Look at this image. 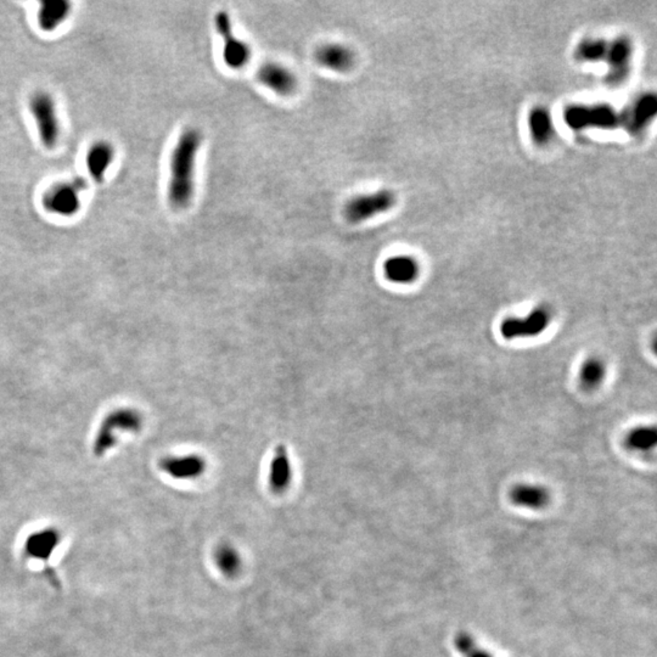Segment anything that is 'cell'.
I'll return each mask as SVG.
<instances>
[{
  "instance_id": "obj_1",
  "label": "cell",
  "mask_w": 657,
  "mask_h": 657,
  "mask_svg": "<svg viewBox=\"0 0 657 657\" xmlns=\"http://www.w3.org/2000/svg\"><path fill=\"white\" fill-rule=\"evenodd\" d=\"M202 143V134L189 128L184 131L171 156V177L169 201L175 209H184L191 204L195 193V162Z\"/></svg>"
},
{
  "instance_id": "obj_2",
  "label": "cell",
  "mask_w": 657,
  "mask_h": 657,
  "mask_svg": "<svg viewBox=\"0 0 657 657\" xmlns=\"http://www.w3.org/2000/svg\"><path fill=\"white\" fill-rule=\"evenodd\" d=\"M144 417L137 408H116L102 419L99 425L93 453L97 457H104L116 447L120 436L123 433H139L143 430Z\"/></svg>"
},
{
  "instance_id": "obj_3",
  "label": "cell",
  "mask_w": 657,
  "mask_h": 657,
  "mask_svg": "<svg viewBox=\"0 0 657 657\" xmlns=\"http://www.w3.org/2000/svg\"><path fill=\"white\" fill-rule=\"evenodd\" d=\"M564 121L575 131H584L589 128L613 129L623 127L627 131L628 111L618 113L616 108L605 105H571L564 113Z\"/></svg>"
},
{
  "instance_id": "obj_4",
  "label": "cell",
  "mask_w": 657,
  "mask_h": 657,
  "mask_svg": "<svg viewBox=\"0 0 657 657\" xmlns=\"http://www.w3.org/2000/svg\"><path fill=\"white\" fill-rule=\"evenodd\" d=\"M30 111L36 121L41 144L49 150L57 148L60 138V123L57 104L48 92H37L30 99Z\"/></svg>"
},
{
  "instance_id": "obj_5",
  "label": "cell",
  "mask_w": 657,
  "mask_h": 657,
  "mask_svg": "<svg viewBox=\"0 0 657 657\" xmlns=\"http://www.w3.org/2000/svg\"><path fill=\"white\" fill-rule=\"evenodd\" d=\"M87 188V182L83 178L55 184L43 195V207L60 217H73L81 209L82 191Z\"/></svg>"
},
{
  "instance_id": "obj_6",
  "label": "cell",
  "mask_w": 657,
  "mask_h": 657,
  "mask_svg": "<svg viewBox=\"0 0 657 657\" xmlns=\"http://www.w3.org/2000/svg\"><path fill=\"white\" fill-rule=\"evenodd\" d=\"M396 195L390 190H380L372 194L353 198L345 206V217L350 223H362L364 220L385 213L396 206Z\"/></svg>"
},
{
  "instance_id": "obj_7",
  "label": "cell",
  "mask_w": 657,
  "mask_h": 657,
  "mask_svg": "<svg viewBox=\"0 0 657 657\" xmlns=\"http://www.w3.org/2000/svg\"><path fill=\"white\" fill-rule=\"evenodd\" d=\"M214 23H216L217 32L225 41L223 60L225 65L234 70L244 67L247 62L250 61V46L234 36L229 15L225 11H219L214 17Z\"/></svg>"
},
{
  "instance_id": "obj_8",
  "label": "cell",
  "mask_w": 657,
  "mask_h": 657,
  "mask_svg": "<svg viewBox=\"0 0 657 657\" xmlns=\"http://www.w3.org/2000/svg\"><path fill=\"white\" fill-rule=\"evenodd\" d=\"M551 321V311L538 307L525 318H509L500 326V332L506 340L535 337L545 332Z\"/></svg>"
},
{
  "instance_id": "obj_9",
  "label": "cell",
  "mask_w": 657,
  "mask_h": 657,
  "mask_svg": "<svg viewBox=\"0 0 657 657\" xmlns=\"http://www.w3.org/2000/svg\"><path fill=\"white\" fill-rule=\"evenodd\" d=\"M164 474L175 479H195L204 474L206 461L198 454L167 455L158 464Z\"/></svg>"
},
{
  "instance_id": "obj_10",
  "label": "cell",
  "mask_w": 657,
  "mask_h": 657,
  "mask_svg": "<svg viewBox=\"0 0 657 657\" xmlns=\"http://www.w3.org/2000/svg\"><path fill=\"white\" fill-rule=\"evenodd\" d=\"M632 54V43L626 38H617L616 41L609 43L604 60H607L610 66L607 79L611 84H621L629 75Z\"/></svg>"
},
{
  "instance_id": "obj_11",
  "label": "cell",
  "mask_w": 657,
  "mask_h": 657,
  "mask_svg": "<svg viewBox=\"0 0 657 657\" xmlns=\"http://www.w3.org/2000/svg\"><path fill=\"white\" fill-rule=\"evenodd\" d=\"M257 78L272 92L284 97L292 94L297 88L295 75L289 68L276 62H267L262 65L257 72Z\"/></svg>"
},
{
  "instance_id": "obj_12",
  "label": "cell",
  "mask_w": 657,
  "mask_h": 657,
  "mask_svg": "<svg viewBox=\"0 0 657 657\" xmlns=\"http://www.w3.org/2000/svg\"><path fill=\"white\" fill-rule=\"evenodd\" d=\"M316 60L321 66L335 72H348L356 64L351 48L339 43H329L316 49Z\"/></svg>"
},
{
  "instance_id": "obj_13",
  "label": "cell",
  "mask_w": 657,
  "mask_h": 657,
  "mask_svg": "<svg viewBox=\"0 0 657 657\" xmlns=\"http://www.w3.org/2000/svg\"><path fill=\"white\" fill-rule=\"evenodd\" d=\"M292 479L289 452L284 444H278L270 461L269 487L276 495L284 493L289 488Z\"/></svg>"
},
{
  "instance_id": "obj_14",
  "label": "cell",
  "mask_w": 657,
  "mask_h": 657,
  "mask_svg": "<svg viewBox=\"0 0 657 657\" xmlns=\"http://www.w3.org/2000/svg\"><path fill=\"white\" fill-rule=\"evenodd\" d=\"M628 110L627 132L633 135L642 133L656 116L657 100L654 94H644L633 102Z\"/></svg>"
},
{
  "instance_id": "obj_15",
  "label": "cell",
  "mask_w": 657,
  "mask_h": 657,
  "mask_svg": "<svg viewBox=\"0 0 657 657\" xmlns=\"http://www.w3.org/2000/svg\"><path fill=\"white\" fill-rule=\"evenodd\" d=\"M115 156L116 150L113 144L105 140L93 144L88 150L86 158L88 173L97 183L104 182L105 174L115 161Z\"/></svg>"
},
{
  "instance_id": "obj_16",
  "label": "cell",
  "mask_w": 657,
  "mask_h": 657,
  "mask_svg": "<svg viewBox=\"0 0 657 657\" xmlns=\"http://www.w3.org/2000/svg\"><path fill=\"white\" fill-rule=\"evenodd\" d=\"M383 273L393 284L408 285L418 279L420 267L418 260L410 256H393L385 262Z\"/></svg>"
},
{
  "instance_id": "obj_17",
  "label": "cell",
  "mask_w": 657,
  "mask_h": 657,
  "mask_svg": "<svg viewBox=\"0 0 657 657\" xmlns=\"http://www.w3.org/2000/svg\"><path fill=\"white\" fill-rule=\"evenodd\" d=\"M71 8V3L65 0L43 1L38 11V25L41 31H55L70 16Z\"/></svg>"
},
{
  "instance_id": "obj_18",
  "label": "cell",
  "mask_w": 657,
  "mask_h": 657,
  "mask_svg": "<svg viewBox=\"0 0 657 657\" xmlns=\"http://www.w3.org/2000/svg\"><path fill=\"white\" fill-rule=\"evenodd\" d=\"M529 128L532 140L538 145H546L554 137V123L544 107H535L529 113Z\"/></svg>"
},
{
  "instance_id": "obj_19",
  "label": "cell",
  "mask_w": 657,
  "mask_h": 657,
  "mask_svg": "<svg viewBox=\"0 0 657 657\" xmlns=\"http://www.w3.org/2000/svg\"><path fill=\"white\" fill-rule=\"evenodd\" d=\"M510 497L515 504L530 509L544 508L549 502L548 491L535 484H519L511 491Z\"/></svg>"
},
{
  "instance_id": "obj_20",
  "label": "cell",
  "mask_w": 657,
  "mask_h": 657,
  "mask_svg": "<svg viewBox=\"0 0 657 657\" xmlns=\"http://www.w3.org/2000/svg\"><path fill=\"white\" fill-rule=\"evenodd\" d=\"M57 531L44 530L37 532L28 538L26 549L30 555L46 560L57 548L59 537Z\"/></svg>"
},
{
  "instance_id": "obj_21",
  "label": "cell",
  "mask_w": 657,
  "mask_h": 657,
  "mask_svg": "<svg viewBox=\"0 0 657 657\" xmlns=\"http://www.w3.org/2000/svg\"><path fill=\"white\" fill-rule=\"evenodd\" d=\"M607 377V367L599 358H589L580 370V382L582 388L593 391L599 388Z\"/></svg>"
},
{
  "instance_id": "obj_22",
  "label": "cell",
  "mask_w": 657,
  "mask_h": 657,
  "mask_svg": "<svg viewBox=\"0 0 657 657\" xmlns=\"http://www.w3.org/2000/svg\"><path fill=\"white\" fill-rule=\"evenodd\" d=\"M214 561L225 576L235 577L241 570V558L230 545H220L214 553Z\"/></svg>"
},
{
  "instance_id": "obj_23",
  "label": "cell",
  "mask_w": 657,
  "mask_h": 657,
  "mask_svg": "<svg viewBox=\"0 0 657 657\" xmlns=\"http://www.w3.org/2000/svg\"><path fill=\"white\" fill-rule=\"evenodd\" d=\"M627 447L637 452H649L657 444V431L651 426H640L627 435Z\"/></svg>"
},
{
  "instance_id": "obj_24",
  "label": "cell",
  "mask_w": 657,
  "mask_h": 657,
  "mask_svg": "<svg viewBox=\"0 0 657 657\" xmlns=\"http://www.w3.org/2000/svg\"><path fill=\"white\" fill-rule=\"evenodd\" d=\"M609 43L602 39H587L578 44L576 57L581 61L594 62L604 60Z\"/></svg>"
},
{
  "instance_id": "obj_25",
  "label": "cell",
  "mask_w": 657,
  "mask_h": 657,
  "mask_svg": "<svg viewBox=\"0 0 657 657\" xmlns=\"http://www.w3.org/2000/svg\"><path fill=\"white\" fill-rule=\"evenodd\" d=\"M455 647L465 657H492L486 650L479 649L474 639L465 633H460L455 638Z\"/></svg>"
}]
</instances>
